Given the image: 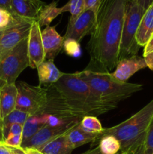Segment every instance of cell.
I'll return each instance as SVG.
<instances>
[{
    "label": "cell",
    "instance_id": "cell-1",
    "mask_svg": "<svg viewBox=\"0 0 153 154\" xmlns=\"http://www.w3.org/2000/svg\"><path fill=\"white\" fill-rule=\"evenodd\" d=\"M129 2L130 0H98L95 23L87 45L90 56L87 69L110 72L116 69L118 63L124 16Z\"/></svg>",
    "mask_w": 153,
    "mask_h": 154
},
{
    "label": "cell",
    "instance_id": "cell-2",
    "mask_svg": "<svg viewBox=\"0 0 153 154\" xmlns=\"http://www.w3.org/2000/svg\"><path fill=\"white\" fill-rule=\"evenodd\" d=\"M52 86L69 105L84 115L98 117L117 108V105L101 100L96 92L81 78L79 72L64 73Z\"/></svg>",
    "mask_w": 153,
    "mask_h": 154
},
{
    "label": "cell",
    "instance_id": "cell-3",
    "mask_svg": "<svg viewBox=\"0 0 153 154\" xmlns=\"http://www.w3.org/2000/svg\"><path fill=\"white\" fill-rule=\"evenodd\" d=\"M152 119L153 99L130 118L116 126L104 129L98 135L97 140L104 135H113L121 144L120 152L132 154L140 146L144 144Z\"/></svg>",
    "mask_w": 153,
    "mask_h": 154
},
{
    "label": "cell",
    "instance_id": "cell-4",
    "mask_svg": "<svg viewBox=\"0 0 153 154\" xmlns=\"http://www.w3.org/2000/svg\"><path fill=\"white\" fill-rule=\"evenodd\" d=\"M79 73L101 100L112 105H117L118 102L143 89L142 84L116 81L110 72H96L86 69Z\"/></svg>",
    "mask_w": 153,
    "mask_h": 154
},
{
    "label": "cell",
    "instance_id": "cell-5",
    "mask_svg": "<svg viewBox=\"0 0 153 154\" xmlns=\"http://www.w3.org/2000/svg\"><path fill=\"white\" fill-rule=\"evenodd\" d=\"M145 12V9L134 0H130L124 16L118 61L126 57L136 55L139 51L140 47L136 43V35Z\"/></svg>",
    "mask_w": 153,
    "mask_h": 154
},
{
    "label": "cell",
    "instance_id": "cell-6",
    "mask_svg": "<svg viewBox=\"0 0 153 154\" xmlns=\"http://www.w3.org/2000/svg\"><path fill=\"white\" fill-rule=\"evenodd\" d=\"M27 42L28 37L0 60V81L4 84H16V78L29 66Z\"/></svg>",
    "mask_w": 153,
    "mask_h": 154
},
{
    "label": "cell",
    "instance_id": "cell-7",
    "mask_svg": "<svg viewBox=\"0 0 153 154\" xmlns=\"http://www.w3.org/2000/svg\"><path fill=\"white\" fill-rule=\"evenodd\" d=\"M17 87L16 109L30 115H41L47 100L46 88L32 86L24 81L16 84Z\"/></svg>",
    "mask_w": 153,
    "mask_h": 154
},
{
    "label": "cell",
    "instance_id": "cell-8",
    "mask_svg": "<svg viewBox=\"0 0 153 154\" xmlns=\"http://www.w3.org/2000/svg\"><path fill=\"white\" fill-rule=\"evenodd\" d=\"M46 90L47 100L42 114L55 116L63 120H81L86 116L69 105L52 85L48 86Z\"/></svg>",
    "mask_w": 153,
    "mask_h": 154
},
{
    "label": "cell",
    "instance_id": "cell-9",
    "mask_svg": "<svg viewBox=\"0 0 153 154\" xmlns=\"http://www.w3.org/2000/svg\"><path fill=\"white\" fill-rule=\"evenodd\" d=\"M15 17L14 21L2 31L0 38V60L11 51L29 34L32 23L31 20Z\"/></svg>",
    "mask_w": 153,
    "mask_h": 154
},
{
    "label": "cell",
    "instance_id": "cell-10",
    "mask_svg": "<svg viewBox=\"0 0 153 154\" xmlns=\"http://www.w3.org/2000/svg\"><path fill=\"white\" fill-rule=\"evenodd\" d=\"M94 10H85L77 17L70 18L64 38H71L80 42L86 35L91 33L95 23Z\"/></svg>",
    "mask_w": 153,
    "mask_h": 154
},
{
    "label": "cell",
    "instance_id": "cell-11",
    "mask_svg": "<svg viewBox=\"0 0 153 154\" xmlns=\"http://www.w3.org/2000/svg\"><path fill=\"white\" fill-rule=\"evenodd\" d=\"M80 121H74L67 124L62 125L58 126H51L45 125L42 127L35 135H33L31 138L22 143L21 147H33V148L39 149L43 147L48 142L52 141L54 138L60 136V135L65 134L72 127L80 123Z\"/></svg>",
    "mask_w": 153,
    "mask_h": 154
},
{
    "label": "cell",
    "instance_id": "cell-12",
    "mask_svg": "<svg viewBox=\"0 0 153 154\" xmlns=\"http://www.w3.org/2000/svg\"><path fill=\"white\" fill-rule=\"evenodd\" d=\"M27 49L29 59V67L32 69H37L39 65L46 60L42 42L41 30L38 22L36 20L32 24L28 36Z\"/></svg>",
    "mask_w": 153,
    "mask_h": 154
},
{
    "label": "cell",
    "instance_id": "cell-13",
    "mask_svg": "<svg viewBox=\"0 0 153 154\" xmlns=\"http://www.w3.org/2000/svg\"><path fill=\"white\" fill-rule=\"evenodd\" d=\"M146 67V63L143 57L130 56L119 60L115 71L111 75L116 81L126 82L135 73Z\"/></svg>",
    "mask_w": 153,
    "mask_h": 154
},
{
    "label": "cell",
    "instance_id": "cell-14",
    "mask_svg": "<svg viewBox=\"0 0 153 154\" xmlns=\"http://www.w3.org/2000/svg\"><path fill=\"white\" fill-rule=\"evenodd\" d=\"M45 5L41 0H10L11 14L14 16L33 21L38 20Z\"/></svg>",
    "mask_w": 153,
    "mask_h": 154
},
{
    "label": "cell",
    "instance_id": "cell-15",
    "mask_svg": "<svg viewBox=\"0 0 153 154\" xmlns=\"http://www.w3.org/2000/svg\"><path fill=\"white\" fill-rule=\"evenodd\" d=\"M41 37L46 60H53L63 49L64 37L56 31L55 26H50L41 31Z\"/></svg>",
    "mask_w": 153,
    "mask_h": 154
},
{
    "label": "cell",
    "instance_id": "cell-16",
    "mask_svg": "<svg viewBox=\"0 0 153 154\" xmlns=\"http://www.w3.org/2000/svg\"><path fill=\"white\" fill-rule=\"evenodd\" d=\"M16 84H4L0 88V115L2 120L16 109Z\"/></svg>",
    "mask_w": 153,
    "mask_h": 154
},
{
    "label": "cell",
    "instance_id": "cell-17",
    "mask_svg": "<svg viewBox=\"0 0 153 154\" xmlns=\"http://www.w3.org/2000/svg\"><path fill=\"white\" fill-rule=\"evenodd\" d=\"M39 83L40 85L50 86L56 83L62 78L64 72H62L56 66L53 60H45L37 68Z\"/></svg>",
    "mask_w": 153,
    "mask_h": 154
},
{
    "label": "cell",
    "instance_id": "cell-18",
    "mask_svg": "<svg viewBox=\"0 0 153 154\" xmlns=\"http://www.w3.org/2000/svg\"><path fill=\"white\" fill-rule=\"evenodd\" d=\"M99 134L91 133L84 130L80 125V123L75 125L66 133V137L74 150L90 142H94Z\"/></svg>",
    "mask_w": 153,
    "mask_h": 154
},
{
    "label": "cell",
    "instance_id": "cell-19",
    "mask_svg": "<svg viewBox=\"0 0 153 154\" xmlns=\"http://www.w3.org/2000/svg\"><path fill=\"white\" fill-rule=\"evenodd\" d=\"M153 35V3L146 11L140 23L136 41L140 47H144Z\"/></svg>",
    "mask_w": 153,
    "mask_h": 154
},
{
    "label": "cell",
    "instance_id": "cell-20",
    "mask_svg": "<svg viewBox=\"0 0 153 154\" xmlns=\"http://www.w3.org/2000/svg\"><path fill=\"white\" fill-rule=\"evenodd\" d=\"M66 133L54 138L38 150L44 154H71L74 148L69 144Z\"/></svg>",
    "mask_w": 153,
    "mask_h": 154
},
{
    "label": "cell",
    "instance_id": "cell-21",
    "mask_svg": "<svg viewBox=\"0 0 153 154\" xmlns=\"http://www.w3.org/2000/svg\"><path fill=\"white\" fill-rule=\"evenodd\" d=\"M57 1L45 5L39 14L38 22L40 26H49L50 24L59 14H62L61 8L57 7Z\"/></svg>",
    "mask_w": 153,
    "mask_h": 154
},
{
    "label": "cell",
    "instance_id": "cell-22",
    "mask_svg": "<svg viewBox=\"0 0 153 154\" xmlns=\"http://www.w3.org/2000/svg\"><path fill=\"white\" fill-rule=\"evenodd\" d=\"M45 126L44 120L42 115L30 116L23 125L22 131V143L28 141L35 135L42 127Z\"/></svg>",
    "mask_w": 153,
    "mask_h": 154
},
{
    "label": "cell",
    "instance_id": "cell-23",
    "mask_svg": "<svg viewBox=\"0 0 153 154\" xmlns=\"http://www.w3.org/2000/svg\"><path fill=\"white\" fill-rule=\"evenodd\" d=\"M30 114L28 113L23 112L20 110L15 109L12 111L10 114L6 116L2 120L3 124V135H4V141L6 139L8 135L9 130H10V126L15 123L18 124L24 125L27 119L30 117Z\"/></svg>",
    "mask_w": 153,
    "mask_h": 154
},
{
    "label": "cell",
    "instance_id": "cell-24",
    "mask_svg": "<svg viewBox=\"0 0 153 154\" xmlns=\"http://www.w3.org/2000/svg\"><path fill=\"white\" fill-rule=\"evenodd\" d=\"M102 154H118L121 150V144L115 136L106 135L96 141Z\"/></svg>",
    "mask_w": 153,
    "mask_h": 154
},
{
    "label": "cell",
    "instance_id": "cell-25",
    "mask_svg": "<svg viewBox=\"0 0 153 154\" xmlns=\"http://www.w3.org/2000/svg\"><path fill=\"white\" fill-rule=\"evenodd\" d=\"M80 125L84 130L91 133L100 134L104 130L101 123L95 116H84L80 122Z\"/></svg>",
    "mask_w": 153,
    "mask_h": 154
},
{
    "label": "cell",
    "instance_id": "cell-26",
    "mask_svg": "<svg viewBox=\"0 0 153 154\" xmlns=\"http://www.w3.org/2000/svg\"><path fill=\"white\" fill-rule=\"evenodd\" d=\"M62 12H69L70 14V17L72 19L77 17L82 12L84 9L83 0H69L64 6L61 7Z\"/></svg>",
    "mask_w": 153,
    "mask_h": 154
},
{
    "label": "cell",
    "instance_id": "cell-27",
    "mask_svg": "<svg viewBox=\"0 0 153 154\" xmlns=\"http://www.w3.org/2000/svg\"><path fill=\"white\" fill-rule=\"evenodd\" d=\"M62 50L68 56L75 58L80 57L82 54L80 42L71 38H64Z\"/></svg>",
    "mask_w": 153,
    "mask_h": 154
},
{
    "label": "cell",
    "instance_id": "cell-28",
    "mask_svg": "<svg viewBox=\"0 0 153 154\" xmlns=\"http://www.w3.org/2000/svg\"><path fill=\"white\" fill-rule=\"evenodd\" d=\"M15 17L8 11L0 8V31H3L11 25Z\"/></svg>",
    "mask_w": 153,
    "mask_h": 154
},
{
    "label": "cell",
    "instance_id": "cell-29",
    "mask_svg": "<svg viewBox=\"0 0 153 154\" xmlns=\"http://www.w3.org/2000/svg\"><path fill=\"white\" fill-rule=\"evenodd\" d=\"M143 145L145 154H153V119L147 131Z\"/></svg>",
    "mask_w": 153,
    "mask_h": 154
},
{
    "label": "cell",
    "instance_id": "cell-30",
    "mask_svg": "<svg viewBox=\"0 0 153 154\" xmlns=\"http://www.w3.org/2000/svg\"><path fill=\"white\" fill-rule=\"evenodd\" d=\"M22 141V135H14V136L8 137L4 141V144L13 148L21 147Z\"/></svg>",
    "mask_w": 153,
    "mask_h": 154
},
{
    "label": "cell",
    "instance_id": "cell-31",
    "mask_svg": "<svg viewBox=\"0 0 153 154\" xmlns=\"http://www.w3.org/2000/svg\"><path fill=\"white\" fill-rule=\"evenodd\" d=\"M22 131H23V125L15 123L10 126L8 137L14 136V135H22Z\"/></svg>",
    "mask_w": 153,
    "mask_h": 154
},
{
    "label": "cell",
    "instance_id": "cell-32",
    "mask_svg": "<svg viewBox=\"0 0 153 154\" xmlns=\"http://www.w3.org/2000/svg\"><path fill=\"white\" fill-rule=\"evenodd\" d=\"M84 1V9L85 10H94L96 11L98 4V0H83Z\"/></svg>",
    "mask_w": 153,
    "mask_h": 154
},
{
    "label": "cell",
    "instance_id": "cell-33",
    "mask_svg": "<svg viewBox=\"0 0 153 154\" xmlns=\"http://www.w3.org/2000/svg\"><path fill=\"white\" fill-rule=\"evenodd\" d=\"M0 154H14L12 147L4 144V141L0 142Z\"/></svg>",
    "mask_w": 153,
    "mask_h": 154
},
{
    "label": "cell",
    "instance_id": "cell-34",
    "mask_svg": "<svg viewBox=\"0 0 153 154\" xmlns=\"http://www.w3.org/2000/svg\"><path fill=\"white\" fill-rule=\"evenodd\" d=\"M153 51V35L152 36L151 38L148 40L147 42L146 45L144 46V51H143V57L144 56L147 55L149 53L152 52Z\"/></svg>",
    "mask_w": 153,
    "mask_h": 154
},
{
    "label": "cell",
    "instance_id": "cell-35",
    "mask_svg": "<svg viewBox=\"0 0 153 154\" xmlns=\"http://www.w3.org/2000/svg\"><path fill=\"white\" fill-rule=\"evenodd\" d=\"M143 57L145 59L147 67L149 68L152 71H153V51L147 54V55L144 56Z\"/></svg>",
    "mask_w": 153,
    "mask_h": 154
},
{
    "label": "cell",
    "instance_id": "cell-36",
    "mask_svg": "<svg viewBox=\"0 0 153 154\" xmlns=\"http://www.w3.org/2000/svg\"><path fill=\"white\" fill-rule=\"evenodd\" d=\"M137 4H139L141 7L143 8L146 11L152 5L153 3V0H134Z\"/></svg>",
    "mask_w": 153,
    "mask_h": 154
},
{
    "label": "cell",
    "instance_id": "cell-37",
    "mask_svg": "<svg viewBox=\"0 0 153 154\" xmlns=\"http://www.w3.org/2000/svg\"><path fill=\"white\" fill-rule=\"evenodd\" d=\"M0 8L8 11L11 13V8H10V0H0Z\"/></svg>",
    "mask_w": 153,
    "mask_h": 154
},
{
    "label": "cell",
    "instance_id": "cell-38",
    "mask_svg": "<svg viewBox=\"0 0 153 154\" xmlns=\"http://www.w3.org/2000/svg\"><path fill=\"white\" fill-rule=\"evenodd\" d=\"M22 149H23L26 154H44L39 150L36 148H33V147H25V148Z\"/></svg>",
    "mask_w": 153,
    "mask_h": 154
},
{
    "label": "cell",
    "instance_id": "cell-39",
    "mask_svg": "<svg viewBox=\"0 0 153 154\" xmlns=\"http://www.w3.org/2000/svg\"><path fill=\"white\" fill-rule=\"evenodd\" d=\"M82 154H102V153L100 152V149H99L98 146V147H95V148L92 149V150H88V151L85 152V153Z\"/></svg>",
    "mask_w": 153,
    "mask_h": 154
},
{
    "label": "cell",
    "instance_id": "cell-40",
    "mask_svg": "<svg viewBox=\"0 0 153 154\" xmlns=\"http://www.w3.org/2000/svg\"><path fill=\"white\" fill-rule=\"evenodd\" d=\"M3 141H4V135H3L2 119L0 115V142H3Z\"/></svg>",
    "mask_w": 153,
    "mask_h": 154
},
{
    "label": "cell",
    "instance_id": "cell-41",
    "mask_svg": "<svg viewBox=\"0 0 153 154\" xmlns=\"http://www.w3.org/2000/svg\"><path fill=\"white\" fill-rule=\"evenodd\" d=\"M132 154H145V149H144V145L140 146Z\"/></svg>",
    "mask_w": 153,
    "mask_h": 154
},
{
    "label": "cell",
    "instance_id": "cell-42",
    "mask_svg": "<svg viewBox=\"0 0 153 154\" xmlns=\"http://www.w3.org/2000/svg\"><path fill=\"white\" fill-rule=\"evenodd\" d=\"M12 149H13L14 152V154H26L22 147H20V148H13L12 147Z\"/></svg>",
    "mask_w": 153,
    "mask_h": 154
},
{
    "label": "cell",
    "instance_id": "cell-43",
    "mask_svg": "<svg viewBox=\"0 0 153 154\" xmlns=\"http://www.w3.org/2000/svg\"><path fill=\"white\" fill-rule=\"evenodd\" d=\"M4 83L3 82V81H0V88H1L2 87L3 85H4Z\"/></svg>",
    "mask_w": 153,
    "mask_h": 154
},
{
    "label": "cell",
    "instance_id": "cell-44",
    "mask_svg": "<svg viewBox=\"0 0 153 154\" xmlns=\"http://www.w3.org/2000/svg\"><path fill=\"white\" fill-rule=\"evenodd\" d=\"M118 154H128V153H124V152H119V153H118Z\"/></svg>",
    "mask_w": 153,
    "mask_h": 154
},
{
    "label": "cell",
    "instance_id": "cell-45",
    "mask_svg": "<svg viewBox=\"0 0 153 154\" xmlns=\"http://www.w3.org/2000/svg\"><path fill=\"white\" fill-rule=\"evenodd\" d=\"M2 34V31H0V38H1Z\"/></svg>",
    "mask_w": 153,
    "mask_h": 154
}]
</instances>
